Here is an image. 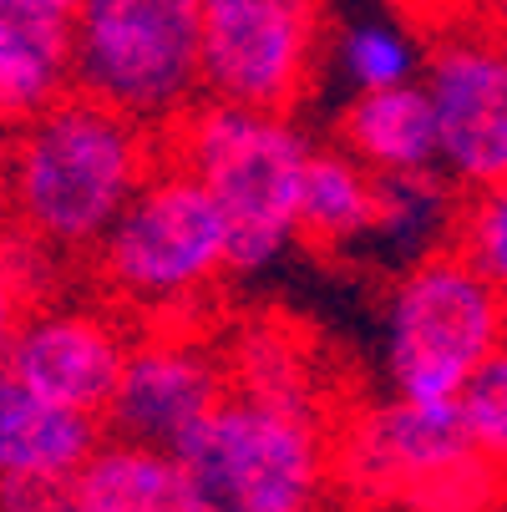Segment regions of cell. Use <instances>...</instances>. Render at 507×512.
<instances>
[{
  "mask_svg": "<svg viewBox=\"0 0 507 512\" xmlns=\"http://www.w3.org/2000/svg\"><path fill=\"white\" fill-rule=\"evenodd\" d=\"M340 467L366 492L421 497L442 512H457L452 492H462V502H477L487 492V467L497 462L472 452L452 406L386 401L345 431Z\"/></svg>",
  "mask_w": 507,
  "mask_h": 512,
  "instance_id": "8",
  "label": "cell"
},
{
  "mask_svg": "<svg viewBox=\"0 0 507 512\" xmlns=\"http://www.w3.org/2000/svg\"><path fill=\"white\" fill-rule=\"evenodd\" d=\"M447 254L462 259L477 279L487 284H507V198L502 188L492 193H472L457 218H452V234H447Z\"/></svg>",
  "mask_w": 507,
  "mask_h": 512,
  "instance_id": "20",
  "label": "cell"
},
{
  "mask_svg": "<svg viewBox=\"0 0 507 512\" xmlns=\"http://www.w3.org/2000/svg\"><path fill=\"white\" fill-rule=\"evenodd\" d=\"M224 396L229 381H224L219 350L198 340L193 330L163 325L127 345L122 376L102 421L112 426V442L178 457L193 442V431L219 411Z\"/></svg>",
  "mask_w": 507,
  "mask_h": 512,
  "instance_id": "10",
  "label": "cell"
},
{
  "mask_svg": "<svg viewBox=\"0 0 507 512\" xmlns=\"http://www.w3.org/2000/svg\"><path fill=\"white\" fill-rule=\"evenodd\" d=\"M224 360V381L229 396H249L264 406H284V411H305L320 416V386L310 371V355L305 345L279 330V325H249Z\"/></svg>",
  "mask_w": 507,
  "mask_h": 512,
  "instance_id": "18",
  "label": "cell"
},
{
  "mask_svg": "<svg viewBox=\"0 0 507 512\" xmlns=\"http://www.w3.org/2000/svg\"><path fill=\"white\" fill-rule=\"evenodd\" d=\"M310 148L315 142L289 117L208 97L168 127V163H178L224 218L229 274H259L289 254Z\"/></svg>",
  "mask_w": 507,
  "mask_h": 512,
  "instance_id": "2",
  "label": "cell"
},
{
  "mask_svg": "<svg viewBox=\"0 0 507 512\" xmlns=\"http://www.w3.org/2000/svg\"><path fill=\"white\" fill-rule=\"evenodd\" d=\"M71 92L148 132H168L193 102H203L198 0H77Z\"/></svg>",
  "mask_w": 507,
  "mask_h": 512,
  "instance_id": "4",
  "label": "cell"
},
{
  "mask_svg": "<svg viewBox=\"0 0 507 512\" xmlns=\"http://www.w3.org/2000/svg\"><path fill=\"white\" fill-rule=\"evenodd\" d=\"M178 462L213 512H315L330 447L320 416L224 396Z\"/></svg>",
  "mask_w": 507,
  "mask_h": 512,
  "instance_id": "6",
  "label": "cell"
},
{
  "mask_svg": "<svg viewBox=\"0 0 507 512\" xmlns=\"http://www.w3.org/2000/svg\"><path fill=\"white\" fill-rule=\"evenodd\" d=\"M421 92L437 132V173L452 188L492 193L507 178V56L497 36L462 31L421 56Z\"/></svg>",
  "mask_w": 507,
  "mask_h": 512,
  "instance_id": "9",
  "label": "cell"
},
{
  "mask_svg": "<svg viewBox=\"0 0 507 512\" xmlns=\"http://www.w3.org/2000/svg\"><path fill=\"white\" fill-rule=\"evenodd\" d=\"M127 345H132V335L112 310L51 300V305H36L21 315L0 365L16 381H26L36 396L102 421V411L117 391V376H122Z\"/></svg>",
  "mask_w": 507,
  "mask_h": 512,
  "instance_id": "11",
  "label": "cell"
},
{
  "mask_svg": "<svg viewBox=\"0 0 507 512\" xmlns=\"http://www.w3.org/2000/svg\"><path fill=\"white\" fill-rule=\"evenodd\" d=\"M158 163V132L82 92H66L16 127L6 173H0V203L16 229L41 239L61 259L92 254Z\"/></svg>",
  "mask_w": 507,
  "mask_h": 512,
  "instance_id": "1",
  "label": "cell"
},
{
  "mask_svg": "<svg viewBox=\"0 0 507 512\" xmlns=\"http://www.w3.org/2000/svg\"><path fill=\"white\" fill-rule=\"evenodd\" d=\"M421 46L416 36L401 26V21H386V16H371V21H355L345 26L340 46H335V61H340V77L345 87L360 97V92H391V87H411L421 77Z\"/></svg>",
  "mask_w": 507,
  "mask_h": 512,
  "instance_id": "19",
  "label": "cell"
},
{
  "mask_svg": "<svg viewBox=\"0 0 507 512\" xmlns=\"http://www.w3.org/2000/svg\"><path fill=\"white\" fill-rule=\"evenodd\" d=\"M452 411H457V426L472 442V452H482L487 462H502V452H507V360L502 355H492L462 381Z\"/></svg>",
  "mask_w": 507,
  "mask_h": 512,
  "instance_id": "21",
  "label": "cell"
},
{
  "mask_svg": "<svg viewBox=\"0 0 507 512\" xmlns=\"http://www.w3.org/2000/svg\"><path fill=\"white\" fill-rule=\"evenodd\" d=\"M71 92V11L0 0V127H21Z\"/></svg>",
  "mask_w": 507,
  "mask_h": 512,
  "instance_id": "13",
  "label": "cell"
},
{
  "mask_svg": "<svg viewBox=\"0 0 507 512\" xmlns=\"http://www.w3.org/2000/svg\"><path fill=\"white\" fill-rule=\"evenodd\" d=\"M97 447H102V421L36 396L0 365V487L71 482Z\"/></svg>",
  "mask_w": 507,
  "mask_h": 512,
  "instance_id": "12",
  "label": "cell"
},
{
  "mask_svg": "<svg viewBox=\"0 0 507 512\" xmlns=\"http://www.w3.org/2000/svg\"><path fill=\"white\" fill-rule=\"evenodd\" d=\"M325 0H198V87L208 102L289 117L320 66Z\"/></svg>",
  "mask_w": 507,
  "mask_h": 512,
  "instance_id": "7",
  "label": "cell"
},
{
  "mask_svg": "<svg viewBox=\"0 0 507 512\" xmlns=\"http://www.w3.org/2000/svg\"><path fill=\"white\" fill-rule=\"evenodd\" d=\"M102 289L153 320H178L229 274L224 218L178 168L158 163L92 249Z\"/></svg>",
  "mask_w": 507,
  "mask_h": 512,
  "instance_id": "3",
  "label": "cell"
},
{
  "mask_svg": "<svg viewBox=\"0 0 507 512\" xmlns=\"http://www.w3.org/2000/svg\"><path fill=\"white\" fill-rule=\"evenodd\" d=\"M6 148H11V137H6V127H0V173H6Z\"/></svg>",
  "mask_w": 507,
  "mask_h": 512,
  "instance_id": "25",
  "label": "cell"
},
{
  "mask_svg": "<svg viewBox=\"0 0 507 512\" xmlns=\"http://www.w3.org/2000/svg\"><path fill=\"white\" fill-rule=\"evenodd\" d=\"M492 355H502V289L447 249L406 264L386 305L391 401L452 406L462 381Z\"/></svg>",
  "mask_w": 507,
  "mask_h": 512,
  "instance_id": "5",
  "label": "cell"
},
{
  "mask_svg": "<svg viewBox=\"0 0 507 512\" xmlns=\"http://www.w3.org/2000/svg\"><path fill=\"white\" fill-rule=\"evenodd\" d=\"M371 213H376V173L360 168L340 142L335 148H310L295 198V239L315 249L366 244Z\"/></svg>",
  "mask_w": 507,
  "mask_h": 512,
  "instance_id": "16",
  "label": "cell"
},
{
  "mask_svg": "<svg viewBox=\"0 0 507 512\" xmlns=\"http://www.w3.org/2000/svg\"><path fill=\"white\" fill-rule=\"evenodd\" d=\"M0 512H77L66 482H6Z\"/></svg>",
  "mask_w": 507,
  "mask_h": 512,
  "instance_id": "23",
  "label": "cell"
},
{
  "mask_svg": "<svg viewBox=\"0 0 507 512\" xmlns=\"http://www.w3.org/2000/svg\"><path fill=\"white\" fill-rule=\"evenodd\" d=\"M21 300L11 295V284L0 279V355H6V345H11V335H16V325H21Z\"/></svg>",
  "mask_w": 507,
  "mask_h": 512,
  "instance_id": "24",
  "label": "cell"
},
{
  "mask_svg": "<svg viewBox=\"0 0 507 512\" xmlns=\"http://www.w3.org/2000/svg\"><path fill=\"white\" fill-rule=\"evenodd\" d=\"M340 148L376 178L437 173V132L421 82L391 92H360L340 117Z\"/></svg>",
  "mask_w": 507,
  "mask_h": 512,
  "instance_id": "15",
  "label": "cell"
},
{
  "mask_svg": "<svg viewBox=\"0 0 507 512\" xmlns=\"http://www.w3.org/2000/svg\"><path fill=\"white\" fill-rule=\"evenodd\" d=\"M457 218V188L442 173H391L376 178V213L366 244H381L391 259L416 264L442 254Z\"/></svg>",
  "mask_w": 507,
  "mask_h": 512,
  "instance_id": "17",
  "label": "cell"
},
{
  "mask_svg": "<svg viewBox=\"0 0 507 512\" xmlns=\"http://www.w3.org/2000/svg\"><path fill=\"white\" fill-rule=\"evenodd\" d=\"M0 279L11 284L21 310L51 305L61 289V254L46 249L41 239H31L26 229H16L6 213H0Z\"/></svg>",
  "mask_w": 507,
  "mask_h": 512,
  "instance_id": "22",
  "label": "cell"
},
{
  "mask_svg": "<svg viewBox=\"0 0 507 512\" xmlns=\"http://www.w3.org/2000/svg\"><path fill=\"white\" fill-rule=\"evenodd\" d=\"M66 487L77 512H213L178 457L132 442H102Z\"/></svg>",
  "mask_w": 507,
  "mask_h": 512,
  "instance_id": "14",
  "label": "cell"
},
{
  "mask_svg": "<svg viewBox=\"0 0 507 512\" xmlns=\"http://www.w3.org/2000/svg\"><path fill=\"white\" fill-rule=\"evenodd\" d=\"M41 6H56V11H71V6H77V0H41Z\"/></svg>",
  "mask_w": 507,
  "mask_h": 512,
  "instance_id": "26",
  "label": "cell"
}]
</instances>
